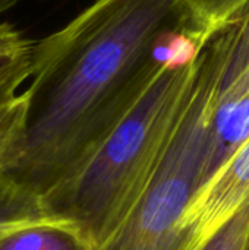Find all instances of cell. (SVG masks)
Returning <instances> with one entry per match:
<instances>
[{
  "label": "cell",
  "mask_w": 249,
  "mask_h": 250,
  "mask_svg": "<svg viewBox=\"0 0 249 250\" xmlns=\"http://www.w3.org/2000/svg\"><path fill=\"white\" fill-rule=\"evenodd\" d=\"M197 59L163 66L87 163L43 196L47 212L73 226L92 250L117 230L154 171L189 95Z\"/></svg>",
  "instance_id": "7a4b0ae2"
},
{
  "label": "cell",
  "mask_w": 249,
  "mask_h": 250,
  "mask_svg": "<svg viewBox=\"0 0 249 250\" xmlns=\"http://www.w3.org/2000/svg\"><path fill=\"white\" fill-rule=\"evenodd\" d=\"M41 223L65 221L47 212L41 196L21 188L0 170V237L13 230Z\"/></svg>",
  "instance_id": "8992f818"
},
{
  "label": "cell",
  "mask_w": 249,
  "mask_h": 250,
  "mask_svg": "<svg viewBox=\"0 0 249 250\" xmlns=\"http://www.w3.org/2000/svg\"><path fill=\"white\" fill-rule=\"evenodd\" d=\"M244 250H249V234H248V239H247V243H245V248Z\"/></svg>",
  "instance_id": "7c38bea8"
},
{
  "label": "cell",
  "mask_w": 249,
  "mask_h": 250,
  "mask_svg": "<svg viewBox=\"0 0 249 250\" xmlns=\"http://www.w3.org/2000/svg\"><path fill=\"white\" fill-rule=\"evenodd\" d=\"M249 234V196L200 250H244Z\"/></svg>",
  "instance_id": "9c48e42d"
},
{
  "label": "cell",
  "mask_w": 249,
  "mask_h": 250,
  "mask_svg": "<svg viewBox=\"0 0 249 250\" xmlns=\"http://www.w3.org/2000/svg\"><path fill=\"white\" fill-rule=\"evenodd\" d=\"M239 34L235 21L204 44L185 105L134 207L97 250H188L183 217L205 168L211 120Z\"/></svg>",
  "instance_id": "3957f363"
},
{
  "label": "cell",
  "mask_w": 249,
  "mask_h": 250,
  "mask_svg": "<svg viewBox=\"0 0 249 250\" xmlns=\"http://www.w3.org/2000/svg\"><path fill=\"white\" fill-rule=\"evenodd\" d=\"M19 0H0V16L4 15L9 9H12Z\"/></svg>",
  "instance_id": "8fae6325"
},
{
  "label": "cell",
  "mask_w": 249,
  "mask_h": 250,
  "mask_svg": "<svg viewBox=\"0 0 249 250\" xmlns=\"http://www.w3.org/2000/svg\"><path fill=\"white\" fill-rule=\"evenodd\" d=\"M249 196V136L195 193L185 217L188 250H200Z\"/></svg>",
  "instance_id": "277c9868"
},
{
  "label": "cell",
  "mask_w": 249,
  "mask_h": 250,
  "mask_svg": "<svg viewBox=\"0 0 249 250\" xmlns=\"http://www.w3.org/2000/svg\"><path fill=\"white\" fill-rule=\"evenodd\" d=\"M0 250H92L68 223H41L0 237Z\"/></svg>",
  "instance_id": "52a82bcc"
},
{
  "label": "cell",
  "mask_w": 249,
  "mask_h": 250,
  "mask_svg": "<svg viewBox=\"0 0 249 250\" xmlns=\"http://www.w3.org/2000/svg\"><path fill=\"white\" fill-rule=\"evenodd\" d=\"M34 41L9 22H0V105L16 97L32 70Z\"/></svg>",
  "instance_id": "5b68a950"
},
{
  "label": "cell",
  "mask_w": 249,
  "mask_h": 250,
  "mask_svg": "<svg viewBox=\"0 0 249 250\" xmlns=\"http://www.w3.org/2000/svg\"><path fill=\"white\" fill-rule=\"evenodd\" d=\"M23 104V95L19 94L9 103L0 105V158L21 129Z\"/></svg>",
  "instance_id": "30bf717a"
},
{
  "label": "cell",
  "mask_w": 249,
  "mask_h": 250,
  "mask_svg": "<svg viewBox=\"0 0 249 250\" xmlns=\"http://www.w3.org/2000/svg\"><path fill=\"white\" fill-rule=\"evenodd\" d=\"M191 28L210 38L249 12V0H181Z\"/></svg>",
  "instance_id": "ba28073f"
},
{
  "label": "cell",
  "mask_w": 249,
  "mask_h": 250,
  "mask_svg": "<svg viewBox=\"0 0 249 250\" xmlns=\"http://www.w3.org/2000/svg\"><path fill=\"white\" fill-rule=\"evenodd\" d=\"M185 28L181 0H95L35 42L22 125L0 170L41 198L72 177L158 70L176 66L173 38Z\"/></svg>",
  "instance_id": "6da1fadb"
}]
</instances>
